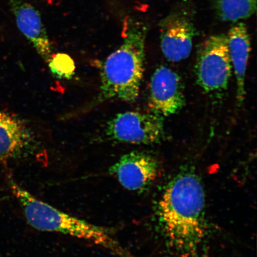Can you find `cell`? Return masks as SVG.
I'll list each match as a JSON object with an SVG mask.
<instances>
[{
	"instance_id": "obj_1",
	"label": "cell",
	"mask_w": 257,
	"mask_h": 257,
	"mask_svg": "<svg viewBox=\"0 0 257 257\" xmlns=\"http://www.w3.org/2000/svg\"><path fill=\"white\" fill-rule=\"evenodd\" d=\"M167 243L184 257H200L207 238L205 195L195 170L182 169L163 193L157 207Z\"/></svg>"
},
{
	"instance_id": "obj_2",
	"label": "cell",
	"mask_w": 257,
	"mask_h": 257,
	"mask_svg": "<svg viewBox=\"0 0 257 257\" xmlns=\"http://www.w3.org/2000/svg\"><path fill=\"white\" fill-rule=\"evenodd\" d=\"M148 31L146 22L131 16L125 19L123 42L102 64L99 93L92 105L112 99L127 102L137 100L144 73Z\"/></svg>"
},
{
	"instance_id": "obj_3",
	"label": "cell",
	"mask_w": 257,
	"mask_h": 257,
	"mask_svg": "<svg viewBox=\"0 0 257 257\" xmlns=\"http://www.w3.org/2000/svg\"><path fill=\"white\" fill-rule=\"evenodd\" d=\"M7 182L23 211L26 220L32 227L43 232L59 233L88 241L115 254H124L110 230L41 201L16 182L11 174L7 175Z\"/></svg>"
},
{
	"instance_id": "obj_4",
	"label": "cell",
	"mask_w": 257,
	"mask_h": 257,
	"mask_svg": "<svg viewBox=\"0 0 257 257\" xmlns=\"http://www.w3.org/2000/svg\"><path fill=\"white\" fill-rule=\"evenodd\" d=\"M232 65L227 35H212L198 51L195 73L199 86L207 93L220 92L227 88Z\"/></svg>"
},
{
	"instance_id": "obj_5",
	"label": "cell",
	"mask_w": 257,
	"mask_h": 257,
	"mask_svg": "<svg viewBox=\"0 0 257 257\" xmlns=\"http://www.w3.org/2000/svg\"><path fill=\"white\" fill-rule=\"evenodd\" d=\"M164 117L153 113L126 111L107 122L105 135L115 143L149 145L160 143L165 136Z\"/></svg>"
},
{
	"instance_id": "obj_6",
	"label": "cell",
	"mask_w": 257,
	"mask_h": 257,
	"mask_svg": "<svg viewBox=\"0 0 257 257\" xmlns=\"http://www.w3.org/2000/svg\"><path fill=\"white\" fill-rule=\"evenodd\" d=\"M160 46L167 59L179 62L188 58L196 35L194 16L187 9L173 10L159 22Z\"/></svg>"
},
{
	"instance_id": "obj_7",
	"label": "cell",
	"mask_w": 257,
	"mask_h": 257,
	"mask_svg": "<svg viewBox=\"0 0 257 257\" xmlns=\"http://www.w3.org/2000/svg\"><path fill=\"white\" fill-rule=\"evenodd\" d=\"M148 105L150 112L163 117L178 113L185 104L181 77L168 67L157 68L151 79Z\"/></svg>"
},
{
	"instance_id": "obj_8",
	"label": "cell",
	"mask_w": 257,
	"mask_h": 257,
	"mask_svg": "<svg viewBox=\"0 0 257 257\" xmlns=\"http://www.w3.org/2000/svg\"><path fill=\"white\" fill-rule=\"evenodd\" d=\"M158 171L157 160L141 152L124 154L108 170L124 189L137 192H143L152 185Z\"/></svg>"
},
{
	"instance_id": "obj_9",
	"label": "cell",
	"mask_w": 257,
	"mask_h": 257,
	"mask_svg": "<svg viewBox=\"0 0 257 257\" xmlns=\"http://www.w3.org/2000/svg\"><path fill=\"white\" fill-rule=\"evenodd\" d=\"M34 138L24 121L14 114L0 110V163L30 155Z\"/></svg>"
},
{
	"instance_id": "obj_10",
	"label": "cell",
	"mask_w": 257,
	"mask_h": 257,
	"mask_svg": "<svg viewBox=\"0 0 257 257\" xmlns=\"http://www.w3.org/2000/svg\"><path fill=\"white\" fill-rule=\"evenodd\" d=\"M16 25L45 62L52 57L53 47L39 11L25 0H9Z\"/></svg>"
},
{
	"instance_id": "obj_11",
	"label": "cell",
	"mask_w": 257,
	"mask_h": 257,
	"mask_svg": "<svg viewBox=\"0 0 257 257\" xmlns=\"http://www.w3.org/2000/svg\"><path fill=\"white\" fill-rule=\"evenodd\" d=\"M234 24L226 35L231 63L236 79L237 101L241 105L246 94L245 76L250 51V41L246 25L242 22Z\"/></svg>"
},
{
	"instance_id": "obj_12",
	"label": "cell",
	"mask_w": 257,
	"mask_h": 257,
	"mask_svg": "<svg viewBox=\"0 0 257 257\" xmlns=\"http://www.w3.org/2000/svg\"><path fill=\"white\" fill-rule=\"evenodd\" d=\"M215 9L221 21L234 24L255 14L256 0H215Z\"/></svg>"
},
{
	"instance_id": "obj_13",
	"label": "cell",
	"mask_w": 257,
	"mask_h": 257,
	"mask_svg": "<svg viewBox=\"0 0 257 257\" xmlns=\"http://www.w3.org/2000/svg\"><path fill=\"white\" fill-rule=\"evenodd\" d=\"M48 63L51 72L59 78L69 79L75 73V63L66 54L59 53L53 55Z\"/></svg>"
}]
</instances>
